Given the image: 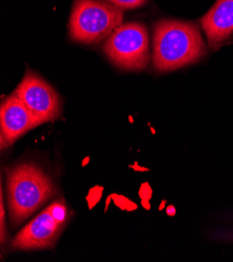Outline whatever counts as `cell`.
I'll use <instances>...</instances> for the list:
<instances>
[{"label":"cell","instance_id":"obj_10","mask_svg":"<svg viewBox=\"0 0 233 262\" xmlns=\"http://www.w3.org/2000/svg\"><path fill=\"white\" fill-rule=\"evenodd\" d=\"M107 2L120 10H134L142 7L146 0H107Z\"/></svg>","mask_w":233,"mask_h":262},{"label":"cell","instance_id":"obj_9","mask_svg":"<svg viewBox=\"0 0 233 262\" xmlns=\"http://www.w3.org/2000/svg\"><path fill=\"white\" fill-rule=\"evenodd\" d=\"M49 213L53 215V217L61 225L65 226V223L68 219V211L67 208L62 202H55L51 204L48 208Z\"/></svg>","mask_w":233,"mask_h":262},{"label":"cell","instance_id":"obj_4","mask_svg":"<svg viewBox=\"0 0 233 262\" xmlns=\"http://www.w3.org/2000/svg\"><path fill=\"white\" fill-rule=\"evenodd\" d=\"M109 60L124 70H142L150 61V42L145 25L138 22L121 24L102 46Z\"/></svg>","mask_w":233,"mask_h":262},{"label":"cell","instance_id":"obj_6","mask_svg":"<svg viewBox=\"0 0 233 262\" xmlns=\"http://www.w3.org/2000/svg\"><path fill=\"white\" fill-rule=\"evenodd\" d=\"M64 228L59 224L46 208L28 226H25L12 243L16 250H39L53 247Z\"/></svg>","mask_w":233,"mask_h":262},{"label":"cell","instance_id":"obj_11","mask_svg":"<svg viewBox=\"0 0 233 262\" xmlns=\"http://www.w3.org/2000/svg\"><path fill=\"white\" fill-rule=\"evenodd\" d=\"M6 238V226H5V208H4V200L2 196V243H5Z\"/></svg>","mask_w":233,"mask_h":262},{"label":"cell","instance_id":"obj_3","mask_svg":"<svg viewBox=\"0 0 233 262\" xmlns=\"http://www.w3.org/2000/svg\"><path fill=\"white\" fill-rule=\"evenodd\" d=\"M122 19V11L111 4L75 0L69 19V36L76 42L96 44L120 26Z\"/></svg>","mask_w":233,"mask_h":262},{"label":"cell","instance_id":"obj_5","mask_svg":"<svg viewBox=\"0 0 233 262\" xmlns=\"http://www.w3.org/2000/svg\"><path fill=\"white\" fill-rule=\"evenodd\" d=\"M14 93L34 115L39 125L54 121L61 115L62 103L59 94L41 76L27 70Z\"/></svg>","mask_w":233,"mask_h":262},{"label":"cell","instance_id":"obj_2","mask_svg":"<svg viewBox=\"0 0 233 262\" xmlns=\"http://www.w3.org/2000/svg\"><path fill=\"white\" fill-rule=\"evenodd\" d=\"M56 193L51 179L36 164L22 163L8 170L11 221L20 225Z\"/></svg>","mask_w":233,"mask_h":262},{"label":"cell","instance_id":"obj_8","mask_svg":"<svg viewBox=\"0 0 233 262\" xmlns=\"http://www.w3.org/2000/svg\"><path fill=\"white\" fill-rule=\"evenodd\" d=\"M200 23L209 46L220 48L233 36V0H217Z\"/></svg>","mask_w":233,"mask_h":262},{"label":"cell","instance_id":"obj_1","mask_svg":"<svg viewBox=\"0 0 233 262\" xmlns=\"http://www.w3.org/2000/svg\"><path fill=\"white\" fill-rule=\"evenodd\" d=\"M207 47L197 24L163 19L156 23L153 36V64L159 72H168L197 63Z\"/></svg>","mask_w":233,"mask_h":262},{"label":"cell","instance_id":"obj_7","mask_svg":"<svg viewBox=\"0 0 233 262\" xmlns=\"http://www.w3.org/2000/svg\"><path fill=\"white\" fill-rule=\"evenodd\" d=\"M0 121L3 147L12 145L25 133L39 125L31 111L14 92L2 102Z\"/></svg>","mask_w":233,"mask_h":262}]
</instances>
